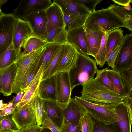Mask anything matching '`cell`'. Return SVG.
Masks as SVG:
<instances>
[{"label": "cell", "instance_id": "1", "mask_svg": "<svg viewBox=\"0 0 132 132\" xmlns=\"http://www.w3.org/2000/svg\"><path fill=\"white\" fill-rule=\"evenodd\" d=\"M82 85L81 97L96 104L115 107L118 104L124 103L128 97L120 95L109 89L96 77Z\"/></svg>", "mask_w": 132, "mask_h": 132}, {"label": "cell", "instance_id": "2", "mask_svg": "<svg viewBox=\"0 0 132 132\" xmlns=\"http://www.w3.org/2000/svg\"><path fill=\"white\" fill-rule=\"evenodd\" d=\"M84 25L92 31L106 34L120 27L127 28L124 21L108 7L90 13Z\"/></svg>", "mask_w": 132, "mask_h": 132}, {"label": "cell", "instance_id": "3", "mask_svg": "<svg viewBox=\"0 0 132 132\" xmlns=\"http://www.w3.org/2000/svg\"><path fill=\"white\" fill-rule=\"evenodd\" d=\"M98 70L95 60L78 52L76 63L69 72L72 90L93 78Z\"/></svg>", "mask_w": 132, "mask_h": 132}, {"label": "cell", "instance_id": "4", "mask_svg": "<svg viewBox=\"0 0 132 132\" xmlns=\"http://www.w3.org/2000/svg\"><path fill=\"white\" fill-rule=\"evenodd\" d=\"M74 98L84 111L96 121L107 125L115 123V107L90 102L84 100L81 97L75 96Z\"/></svg>", "mask_w": 132, "mask_h": 132}, {"label": "cell", "instance_id": "5", "mask_svg": "<svg viewBox=\"0 0 132 132\" xmlns=\"http://www.w3.org/2000/svg\"><path fill=\"white\" fill-rule=\"evenodd\" d=\"M46 45L31 53L25 55L21 53L19 55L15 62L17 72L12 86V93L16 94L21 91V83L27 71L31 64L43 52Z\"/></svg>", "mask_w": 132, "mask_h": 132}, {"label": "cell", "instance_id": "6", "mask_svg": "<svg viewBox=\"0 0 132 132\" xmlns=\"http://www.w3.org/2000/svg\"><path fill=\"white\" fill-rule=\"evenodd\" d=\"M17 20L13 14L3 13L0 18V54L5 51L12 43Z\"/></svg>", "mask_w": 132, "mask_h": 132}, {"label": "cell", "instance_id": "7", "mask_svg": "<svg viewBox=\"0 0 132 132\" xmlns=\"http://www.w3.org/2000/svg\"><path fill=\"white\" fill-rule=\"evenodd\" d=\"M132 68V34L124 36L114 69L120 73Z\"/></svg>", "mask_w": 132, "mask_h": 132}, {"label": "cell", "instance_id": "8", "mask_svg": "<svg viewBox=\"0 0 132 132\" xmlns=\"http://www.w3.org/2000/svg\"><path fill=\"white\" fill-rule=\"evenodd\" d=\"M52 2L50 0H21L14 11L17 19H23L37 12L45 10Z\"/></svg>", "mask_w": 132, "mask_h": 132}, {"label": "cell", "instance_id": "9", "mask_svg": "<svg viewBox=\"0 0 132 132\" xmlns=\"http://www.w3.org/2000/svg\"><path fill=\"white\" fill-rule=\"evenodd\" d=\"M55 75L56 79L57 102L61 107L67 104L71 99L72 90L69 72H61Z\"/></svg>", "mask_w": 132, "mask_h": 132}, {"label": "cell", "instance_id": "10", "mask_svg": "<svg viewBox=\"0 0 132 132\" xmlns=\"http://www.w3.org/2000/svg\"><path fill=\"white\" fill-rule=\"evenodd\" d=\"M33 35V31L29 23L21 19H17L12 43L17 52L20 54L21 53V48L25 43Z\"/></svg>", "mask_w": 132, "mask_h": 132}, {"label": "cell", "instance_id": "11", "mask_svg": "<svg viewBox=\"0 0 132 132\" xmlns=\"http://www.w3.org/2000/svg\"><path fill=\"white\" fill-rule=\"evenodd\" d=\"M11 117L19 130L37 125L35 113L31 103L16 109Z\"/></svg>", "mask_w": 132, "mask_h": 132}, {"label": "cell", "instance_id": "12", "mask_svg": "<svg viewBox=\"0 0 132 132\" xmlns=\"http://www.w3.org/2000/svg\"><path fill=\"white\" fill-rule=\"evenodd\" d=\"M47 22L46 32V35L52 30L60 27L65 28V24L63 10L57 3L53 2L45 10Z\"/></svg>", "mask_w": 132, "mask_h": 132}, {"label": "cell", "instance_id": "13", "mask_svg": "<svg viewBox=\"0 0 132 132\" xmlns=\"http://www.w3.org/2000/svg\"><path fill=\"white\" fill-rule=\"evenodd\" d=\"M24 19L29 24L34 35L45 40L47 22L45 10L32 13Z\"/></svg>", "mask_w": 132, "mask_h": 132}, {"label": "cell", "instance_id": "14", "mask_svg": "<svg viewBox=\"0 0 132 132\" xmlns=\"http://www.w3.org/2000/svg\"><path fill=\"white\" fill-rule=\"evenodd\" d=\"M67 42L78 52L88 56L84 25L68 32Z\"/></svg>", "mask_w": 132, "mask_h": 132}, {"label": "cell", "instance_id": "15", "mask_svg": "<svg viewBox=\"0 0 132 132\" xmlns=\"http://www.w3.org/2000/svg\"><path fill=\"white\" fill-rule=\"evenodd\" d=\"M60 107L62 109L63 113V120L62 125L79 121L84 112L73 98H71L67 104Z\"/></svg>", "mask_w": 132, "mask_h": 132}, {"label": "cell", "instance_id": "16", "mask_svg": "<svg viewBox=\"0 0 132 132\" xmlns=\"http://www.w3.org/2000/svg\"><path fill=\"white\" fill-rule=\"evenodd\" d=\"M43 111L50 119L60 128L63 121L62 108L56 101L42 99Z\"/></svg>", "mask_w": 132, "mask_h": 132}, {"label": "cell", "instance_id": "17", "mask_svg": "<svg viewBox=\"0 0 132 132\" xmlns=\"http://www.w3.org/2000/svg\"><path fill=\"white\" fill-rule=\"evenodd\" d=\"M62 45L48 43L45 50L38 57L37 68V73L39 71L43 75Z\"/></svg>", "mask_w": 132, "mask_h": 132}, {"label": "cell", "instance_id": "18", "mask_svg": "<svg viewBox=\"0 0 132 132\" xmlns=\"http://www.w3.org/2000/svg\"><path fill=\"white\" fill-rule=\"evenodd\" d=\"M38 95L42 99L57 101L55 75L41 81L39 87Z\"/></svg>", "mask_w": 132, "mask_h": 132}, {"label": "cell", "instance_id": "19", "mask_svg": "<svg viewBox=\"0 0 132 132\" xmlns=\"http://www.w3.org/2000/svg\"><path fill=\"white\" fill-rule=\"evenodd\" d=\"M78 52L68 43L64 44L63 55L61 63L55 74L63 72H69L75 65Z\"/></svg>", "mask_w": 132, "mask_h": 132}, {"label": "cell", "instance_id": "20", "mask_svg": "<svg viewBox=\"0 0 132 132\" xmlns=\"http://www.w3.org/2000/svg\"><path fill=\"white\" fill-rule=\"evenodd\" d=\"M1 69L2 78V93L4 96H9L12 93V86L16 75V63Z\"/></svg>", "mask_w": 132, "mask_h": 132}, {"label": "cell", "instance_id": "21", "mask_svg": "<svg viewBox=\"0 0 132 132\" xmlns=\"http://www.w3.org/2000/svg\"><path fill=\"white\" fill-rule=\"evenodd\" d=\"M42 74L38 72L33 80L25 89L24 94L15 109L20 108L26 105L31 103L38 95L39 87L41 80Z\"/></svg>", "mask_w": 132, "mask_h": 132}, {"label": "cell", "instance_id": "22", "mask_svg": "<svg viewBox=\"0 0 132 132\" xmlns=\"http://www.w3.org/2000/svg\"><path fill=\"white\" fill-rule=\"evenodd\" d=\"M59 5L64 13L88 17L90 13L77 0H53Z\"/></svg>", "mask_w": 132, "mask_h": 132}, {"label": "cell", "instance_id": "23", "mask_svg": "<svg viewBox=\"0 0 132 132\" xmlns=\"http://www.w3.org/2000/svg\"><path fill=\"white\" fill-rule=\"evenodd\" d=\"M88 50V55L95 58L100 46L104 32L92 31L85 28Z\"/></svg>", "mask_w": 132, "mask_h": 132}, {"label": "cell", "instance_id": "24", "mask_svg": "<svg viewBox=\"0 0 132 132\" xmlns=\"http://www.w3.org/2000/svg\"><path fill=\"white\" fill-rule=\"evenodd\" d=\"M114 120L121 132H131L127 107L124 103L115 106Z\"/></svg>", "mask_w": 132, "mask_h": 132}, {"label": "cell", "instance_id": "25", "mask_svg": "<svg viewBox=\"0 0 132 132\" xmlns=\"http://www.w3.org/2000/svg\"><path fill=\"white\" fill-rule=\"evenodd\" d=\"M124 31L121 28L115 29L107 34L106 60L112 51L121 43Z\"/></svg>", "mask_w": 132, "mask_h": 132}, {"label": "cell", "instance_id": "26", "mask_svg": "<svg viewBox=\"0 0 132 132\" xmlns=\"http://www.w3.org/2000/svg\"><path fill=\"white\" fill-rule=\"evenodd\" d=\"M48 43L46 40L33 35L25 43L21 54L25 55L31 53L45 46Z\"/></svg>", "mask_w": 132, "mask_h": 132}, {"label": "cell", "instance_id": "27", "mask_svg": "<svg viewBox=\"0 0 132 132\" xmlns=\"http://www.w3.org/2000/svg\"><path fill=\"white\" fill-rule=\"evenodd\" d=\"M108 8L125 23L127 28L132 31V9L128 10L125 7L115 4L111 5Z\"/></svg>", "mask_w": 132, "mask_h": 132}, {"label": "cell", "instance_id": "28", "mask_svg": "<svg viewBox=\"0 0 132 132\" xmlns=\"http://www.w3.org/2000/svg\"><path fill=\"white\" fill-rule=\"evenodd\" d=\"M67 34L64 27L58 28L49 32L46 36L45 40L48 43L64 45L68 42Z\"/></svg>", "mask_w": 132, "mask_h": 132}, {"label": "cell", "instance_id": "29", "mask_svg": "<svg viewBox=\"0 0 132 132\" xmlns=\"http://www.w3.org/2000/svg\"><path fill=\"white\" fill-rule=\"evenodd\" d=\"M20 54L17 52L12 43L5 51L0 54V69L15 63Z\"/></svg>", "mask_w": 132, "mask_h": 132}, {"label": "cell", "instance_id": "30", "mask_svg": "<svg viewBox=\"0 0 132 132\" xmlns=\"http://www.w3.org/2000/svg\"><path fill=\"white\" fill-rule=\"evenodd\" d=\"M63 14L65 29L67 32L84 25L87 17L64 12Z\"/></svg>", "mask_w": 132, "mask_h": 132}, {"label": "cell", "instance_id": "31", "mask_svg": "<svg viewBox=\"0 0 132 132\" xmlns=\"http://www.w3.org/2000/svg\"><path fill=\"white\" fill-rule=\"evenodd\" d=\"M64 44L61 45L47 68L43 73L41 80L54 75L61 63L63 55Z\"/></svg>", "mask_w": 132, "mask_h": 132}, {"label": "cell", "instance_id": "32", "mask_svg": "<svg viewBox=\"0 0 132 132\" xmlns=\"http://www.w3.org/2000/svg\"><path fill=\"white\" fill-rule=\"evenodd\" d=\"M107 73L113 86L115 92L120 95L125 96L120 73L113 69H108Z\"/></svg>", "mask_w": 132, "mask_h": 132}, {"label": "cell", "instance_id": "33", "mask_svg": "<svg viewBox=\"0 0 132 132\" xmlns=\"http://www.w3.org/2000/svg\"><path fill=\"white\" fill-rule=\"evenodd\" d=\"M125 96L132 97V68L120 73Z\"/></svg>", "mask_w": 132, "mask_h": 132}, {"label": "cell", "instance_id": "34", "mask_svg": "<svg viewBox=\"0 0 132 132\" xmlns=\"http://www.w3.org/2000/svg\"><path fill=\"white\" fill-rule=\"evenodd\" d=\"M39 57L31 64L27 71L21 83V90H25L37 73V68Z\"/></svg>", "mask_w": 132, "mask_h": 132}, {"label": "cell", "instance_id": "35", "mask_svg": "<svg viewBox=\"0 0 132 132\" xmlns=\"http://www.w3.org/2000/svg\"><path fill=\"white\" fill-rule=\"evenodd\" d=\"M107 34H103L100 47L95 58L96 64L101 67H103L106 62Z\"/></svg>", "mask_w": 132, "mask_h": 132}, {"label": "cell", "instance_id": "36", "mask_svg": "<svg viewBox=\"0 0 132 132\" xmlns=\"http://www.w3.org/2000/svg\"><path fill=\"white\" fill-rule=\"evenodd\" d=\"M91 116L85 112L79 121L81 132H93L95 122Z\"/></svg>", "mask_w": 132, "mask_h": 132}, {"label": "cell", "instance_id": "37", "mask_svg": "<svg viewBox=\"0 0 132 132\" xmlns=\"http://www.w3.org/2000/svg\"><path fill=\"white\" fill-rule=\"evenodd\" d=\"M31 104L35 115L37 125L41 126L44 112L41 99L38 95Z\"/></svg>", "mask_w": 132, "mask_h": 132}, {"label": "cell", "instance_id": "38", "mask_svg": "<svg viewBox=\"0 0 132 132\" xmlns=\"http://www.w3.org/2000/svg\"><path fill=\"white\" fill-rule=\"evenodd\" d=\"M17 126L11 117L8 115L3 116L0 122V131H17Z\"/></svg>", "mask_w": 132, "mask_h": 132}, {"label": "cell", "instance_id": "39", "mask_svg": "<svg viewBox=\"0 0 132 132\" xmlns=\"http://www.w3.org/2000/svg\"><path fill=\"white\" fill-rule=\"evenodd\" d=\"M108 69V67H106L102 70H98L96 73V77L99 79L106 87L115 92L113 86L108 75L107 71Z\"/></svg>", "mask_w": 132, "mask_h": 132}, {"label": "cell", "instance_id": "40", "mask_svg": "<svg viewBox=\"0 0 132 132\" xmlns=\"http://www.w3.org/2000/svg\"><path fill=\"white\" fill-rule=\"evenodd\" d=\"M41 126L43 127L49 129L52 132H61L60 128L53 122L44 112L42 119Z\"/></svg>", "mask_w": 132, "mask_h": 132}, {"label": "cell", "instance_id": "41", "mask_svg": "<svg viewBox=\"0 0 132 132\" xmlns=\"http://www.w3.org/2000/svg\"><path fill=\"white\" fill-rule=\"evenodd\" d=\"M90 13L95 11L96 5L100 3L102 0H77Z\"/></svg>", "mask_w": 132, "mask_h": 132}, {"label": "cell", "instance_id": "42", "mask_svg": "<svg viewBox=\"0 0 132 132\" xmlns=\"http://www.w3.org/2000/svg\"><path fill=\"white\" fill-rule=\"evenodd\" d=\"M60 129L61 132H81L79 121L62 125Z\"/></svg>", "mask_w": 132, "mask_h": 132}, {"label": "cell", "instance_id": "43", "mask_svg": "<svg viewBox=\"0 0 132 132\" xmlns=\"http://www.w3.org/2000/svg\"><path fill=\"white\" fill-rule=\"evenodd\" d=\"M121 43L118 45L111 52L106 60V62L109 67L114 69L116 60L119 50Z\"/></svg>", "mask_w": 132, "mask_h": 132}, {"label": "cell", "instance_id": "44", "mask_svg": "<svg viewBox=\"0 0 132 132\" xmlns=\"http://www.w3.org/2000/svg\"><path fill=\"white\" fill-rule=\"evenodd\" d=\"M109 126L96 121L93 132H116L114 129Z\"/></svg>", "mask_w": 132, "mask_h": 132}, {"label": "cell", "instance_id": "45", "mask_svg": "<svg viewBox=\"0 0 132 132\" xmlns=\"http://www.w3.org/2000/svg\"><path fill=\"white\" fill-rule=\"evenodd\" d=\"M43 127L37 125L26 127L19 130L18 132H40Z\"/></svg>", "mask_w": 132, "mask_h": 132}, {"label": "cell", "instance_id": "46", "mask_svg": "<svg viewBox=\"0 0 132 132\" xmlns=\"http://www.w3.org/2000/svg\"><path fill=\"white\" fill-rule=\"evenodd\" d=\"M25 90H21L16 94V96L11 101L13 104L12 107L15 108L22 100L25 92Z\"/></svg>", "mask_w": 132, "mask_h": 132}, {"label": "cell", "instance_id": "47", "mask_svg": "<svg viewBox=\"0 0 132 132\" xmlns=\"http://www.w3.org/2000/svg\"><path fill=\"white\" fill-rule=\"evenodd\" d=\"M16 109L12 107H8L2 110L0 112L1 117L9 115L12 114L15 111Z\"/></svg>", "mask_w": 132, "mask_h": 132}, {"label": "cell", "instance_id": "48", "mask_svg": "<svg viewBox=\"0 0 132 132\" xmlns=\"http://www.w3.org/2000/svg\"><path fill=\"white\" fill-rule=\"evenodd\" d=\"M115 3L124 7L132 3L131 0H112Z\"/></svg>", "mask_w": 132, "mask_h": 132}, {"label": "cell", "instance_id": "49", "mask_svg": "<svg viewBox=\"0 0 132 132\" xmlns=\"http://www.w3.org/2000/svg\"><path fill=\"white\" fill-rule=\"evenodd\" d=\"M8 107L9 106L8 103H4L3 100H0V110L2 111Z\"/></svg>", "mask_w": 132, "mask_h": 132}, {"label": "cell", "instance_id": "50", "mask_svg": "<svg viewBox=\"0 0 132 132\" xmlns=\"http://www.w3.org/2000/svg\"><path fill=\"white\" fill-rule=\"evenodd\" d=\"M2 78L1 71L0 69V93H2Z\"/></svg>", "mask_w": 132, "mask_h": 132}, {"label": "cell", "instance_id": "51", "mask_svg": "<svg viewBox=\"0 0 132 132\" xmlns=\"http://www.w3.org/2000/svg\"><path fill=\"white\" fill-rule=\"evenodd\" d=\"M40 132H52L49 129L43 127V128Z\"/></svg>", "mask_w": 132, "mask_h": 132}, {"label": "cell", "instance_id": "52", "mask_svg": "<svg viewBox=\"0 0 132 132\" xmlns=\"http://www.w3.org/2000/svg\"><path fill=\"white\" fill-rule=\"evenodd\" d=\"M7 1V0H0V9L1 6L4 4L6 3Z\"/></svg>", "mask_w": 132, "mask_h": 132}, {"label": "cell", "instance_id": "53", "mask_svg": "<svg viewBox=\"0 0 132 132\" xmlns=\"http://www.w3.org/2000/svg\"><path fill=\"white\" fill-rule=\"evenodd\" d=\"M0 132H18L17 131H0Z\"/></svg>", "mask_w": 132, "mask_h": 132}, {"label": "cell", "instance_id": "54", "mask_svg": "<svg viewBox=\"0 0 132 132\" xmlns=\"http://www.w3.org/2000/svg\"><path fill=\"white\" fill-rule=\"evenodd\" d=\"M3 13L1 11V9H0V18L1 15H2Z\"/></svg>", "mask_w": 132, "mask_h": 132}, {"label": "cell", "instance_id": "55", "mask_svg": "<svg viewBox=\"0 0 132 132\" xmlns=\"http://www.w3.org/2000/svg\"><path fill=\"white\" fill-rule=\"evenodd\" d=\"M3 116L0 117V122L2 119L3 118Z\"/></svg>", "mask_w": 132, "mask_h": 132}, {"label": "cell", "instance_id": "56", "mask_svg": "<svg viewBox=\"0 0 132 132\" xmlns=\"http://www.w3.org/2000/svg\"><path fill=\"white\" fill-rule=\"evenodd\" d=\"M1 111H2L1 110H0V112H1ZM0 117H1V116H0Z\"/></svg>", "mask_w": 132, "mask_h": 132}]
</instances>
